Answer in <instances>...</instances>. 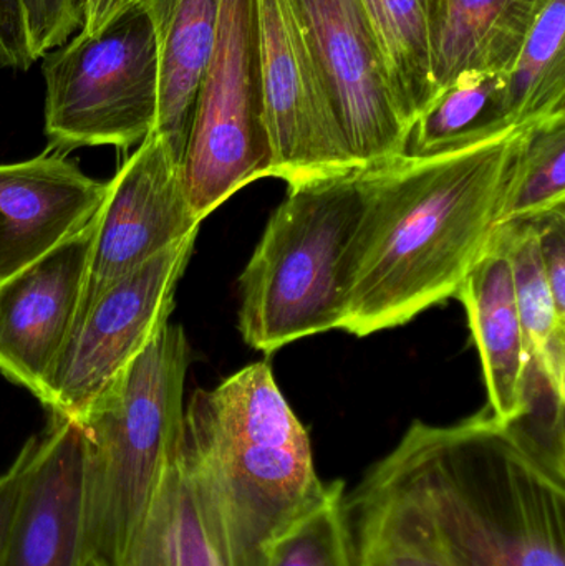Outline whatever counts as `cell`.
<instances>
[{"instance_id": "20", "label": "cell", "mask_w": 565, "mask_h": 566, "mask_svg": "<svg viewBox=\"0 0 565 566\" xmlns=\"http://www.w3.org/2000/svg\"><path fill=\"white\" fill-rule=\"evenodd\" d=\"M494 234L510 261L531 363L551 391L565 401V322L557 315L544 274L533 219L504 222Z\"/></svg>"}, {"instance_id": "1", "label": "cell", "mask_w": 565, "mask_h": 566, "mask_svg": "<svg viewBox=\"0 0 565 566\" xmlns=\"http://www.w3.org/2000/svg\"><path fill=\"white\" fill-rule=\"evenodd\" d=\"M534 123V122H533ZM533 123L364 172V211L347 258L342 329L370 336L457 295L490 248Z\"/></svg>"}, {"instance_id": "30", "label": "cell", "mask_w": 565, "mask_h": 566, "mask_svg": "<svg viewBox=\"0 0 565 566\" xmlns=\"http://www.w3.org/2000/svg\"><path fill=\"white\" fill-rule=\"evenodd\" d=\"M133 0H79L80 32L96 35Z\"/></svg>"}, {"instance_id": "21", "label": "cell", "mask_w": 565, "mask_h": 566, "mask_svg": "<svg viewBox=\"0 0 565 566\" xmlns=\"http://www.w3.org/2000/svg\"><path fill=\"white\" fill-rule=\"evenodd\" d=\"M508 75H467L451 83L421 113L407 153L431 155L494 135L510 125L504 106Z\"/></svg>"}, {"instance_id": "18", "label": "cell", "mask_w": 565, "mask_h": 566, "mask_svg": "<svg viewBox=\"0 0 565 566\" xmlns=\"http://www.w3.org/2000/svg\"><path fill=\"white\" fill-rule=\"evenodd\" d=\"M551 2L441 0L435 40V99L461 76L508 75Z\"/></svg>"}, {"instance_id": "23", "label": "cell", "mask_w": 565, "mask_h": 566, "mask_svg": "<svg viewBox=\"0 0 565 566\" xmlns=\"http://www.w3.org/2000/svg\"><path fill=\"white\" fill-rule=\"evenodd\" d=\"M504 106L517 125L565 112V0H553L508 72Z\"/></svg>"}, {"instance_id": "14", "label": "cell", "mask_w": 565, "mask_h": 566, "mask_svg": "<svg viewBox=\"0 0 565 566\" xmlns=\"http://www.w3.org/2000/svg\"><path fill=\"white\" fill-rule=\"evenodd\" d=\"M105 195L65 153L0 165V283L83 231Z\"/></svg>"}, {"instance_id": "4", "label": "cell", "mask_w": 565, "mask_h": 566, "mask_svg": "<svg viewBox=\"0 0 565 566\" xmlns=\"http://www.w3.org/2000/svg\"><path fill=\"white\" fill-rule=\"evenodd\" d=\"M189 343L166 323L76 421L85 444L86 555L119 566L185 431Z\"/></svg>"}, {"instance_id": "10", "label": "cell", "mask_w": 565, "mask_h": 566, "mask_svg": "<svg viewBox=\"0 0 565 566\" xmlns=\"http://www.w3.org/2000/svg\"><path fill=\"white\" fill-rule=\"evenodd\" d=\"M199 226L186 198L181 168L153 129L106 182L73 326L106 290L171 245L198 235Z\"/></svg>"}, {"instance_id": "27", "label": "cell", "mask_w": 565, "mask_h": 566, "mask_svg": "<svg viewBox=\"0 0 565 566\" xmlns=\"http://www.w3.org/2000/svg\"><path fill=\"white\" fill-rule=\"evenodd\" d=\"M531 219L554 305L565 322V206Z\"/></svg>"}, {"instance_id": "5", "label": "cell", "mask_w": 565, "mask_h": 566, "mask_svg": "<svg viewBox=\"0 0 565 566\" xmlns=\"http://www.w3.org/2000/svg\"><path fill=\"white\" fill-rule=\"evenodd\" d=\"M365 168L291 186L239 277V332L272 355L342 328L347 258L364 211Z\"/></svg>"}, {"instance_id": "16", "label": "cell", "mask_w": 565, "mask_h": 566, "mask_svg": "<svg viewBox=\"0 0 565 566\" xmlns=\"http://www.w3.org/2000/svg\"><path fill=\"white\" fill-rule=\"evenodd\" d=\"M119 566H238L182 442L163 469Z\"/></svg>"}, {"instance_id": "25", "label": "cell", "mask_w": 565, "mask_h": 566, "mask_svg": "<svg viewBox=\"0 0 565 566\" xmlns=\"http://www.w3.org/2000/svg\"><path fill=\"white\" fill-rule=\"evenodd\" d=\"M565 206V112L527 129L501 209L500 224Z\"/></svg>"}, {"instance_id": "17", "label": "cell", "mask_w": 565, "mask_h": 566, "mask_svg": "<svg viewBox=\"0 0 565 566\" xmlns=\"http://www.w3.org/2000/svg\"><path fill=\"white\" fill-rule=\"evenodd\" d=\"M155 32L159 69L158 122L176 165L181 168L196 98L218 35L219 0H136Z\"/></svg>"}, {"instance_id": "22", "label": "cell", "mask_w": 565, "mask_h": 566, "mask_svg": "<svg viewBox=\"0 0 565 566\" xmlns=\"http://www.w3.org/2000/svg\"><path fill=\"white\" fill-rule=\"evenodd\" d=\"M347 504L357 566H450L401 499L360 484Z\"/></svg>"}, {"instance_id": "19", "label": "cell", "mask_w": 565, "mask_h": 566, "mask_svg": "<svg viewBox=\"0 0 565 566\" xmlns=\"http://www.w3.org/2000/svg\"><path fill=\"white\" fill-rule=\"evenodd\" d=\"M380 43L395 95L414 129L433 103L435 40L441 0H362Z\"/></svg>"}, {"instance_id": "12", "label": "cell", "mask_w": 565, "mask_h": 566, "mask_svg": "<svg viewBox=\"0 0 565 566\" xmlns=\"http://www.w3.org/2000/svg\"><path fill=\"white\" fill-rule=\"evenodd\" d=\"M29 444L0 566H85L86 465L80 426L50 416L45 431Z\"/></svg>"}, {"instance_id": "11", "label": "cell", "mask_w": 565, "mask_h": 566, "mask_svg": "<svg viewBox=\"0 0 565 566\" xmlns=\"http://www.w3.org/2000/svg\"><path fill=\"white\" fill-rule=\"evenodd\" d=\"M360 168L405 155L411 125L362 0H297Z\"/></svg>"}, {"instance_id": "2", "label": "cell", "mask_w": 565, "mask_h": 566, "mask_svg": "<svg viewBox=\"0 0 565 566\" xmlns=\"http://www.w3.org/2000/svg\"><path fill=\"white\" fill-rule=\"evenodd\" d=\"M360 484L401 499L450 566H565V481L490 408L411 422Z\"/></svg>"}, {"instance_id": "13", "label": "cell", "mask_w": 565, "mask_h": 566, "mask_svg": "<svg viewBox=\"0 0 565 566\" xmlns=\"http://www.w3.org/2000/svg\"><path fill=\"white\" fill-rule=\"evenodd\" d=\"M93 224L0 283V373L36 399L72 332Z\"/></svg>"}, {"instance_id": "8", "label": "cell", "mask_w": 565, "mask_h": 566, "mask_svg": "<svg viewBox=\"0 0 565 566\" xmlns=\"http://www.w3.org/2000/svg\"><path fill=\"white\" fill-rule=\"evenodd\" d=\"M269 178L291 186L360 168L297 0H258Z\"/></svg>"}, {"instance_id": "9", "label": "cell", "mask_w": 565, "mask_h": 566, "mask_svg": "<svg viewBox=\"0 0 565 566\" xmlns=\"http://www.w3.org/2000/svg\"><path fill=\"white\" fill-rule=\"evenodd\" d=\"M196 235L106 290L73 326L39 401L50 415L79 421L93 399L169 322Z\"/></svg>"}, {"instance_id": "15", "label": "cell", "mask_w": 565, "mask_h": 566, "mask_svg": "<svg viewBox=\"0 0 565 566\" xmlns=\"http://www.w3.org/2000/svg\"><path fill=\"white\" fill-rule=\"evenodd\" d=\"M454 296L467 310L483 366L491 415L504 426L523 424L531 416L533 363L514 295L510 261L496 234Z\"/></svg>"}, {"instance_id": "6", "label": "cell", "mask_w": 565, "mask_h": 566, "mask_svg": "<svg viewBox=\"0 0 565 566\" xmlns=\"http://www.w3.org/2000/svg\"><path fill=\"white\" fill-rule=\"evenodd\" d=\"M43 56L50 149H126L156 128L158 52L151 20L136 0L102 32H79Z\"/></svg>"}, {"instance_id": "24", "label": "cell", "mask_w": 565, "mask_h": 566, "mask_svg": "<svg viewBox=\"0 0 565 566\" xmlns=\"http://www.w3.org/2000/svg\"><path fill=\"white\" fill-rule=\"evenodd\" d=\"M264 566H357L344 481L325 484L268 548Z\"/></svg>"}, {"instance_id": "28", "label": "cell", "mask_w": 565, "mask_h": 566, "mask_svg": "<svg viewBox=\"0 0 565 566\" xmlns=\"http://www.w3.org/2000/svg\"><path fill=\"white\" fill-rule=\"evenodd\" d=\"M32 63L22 0H0V66L27 70Z\"/></svg>"}, {"instance_id": "29", "label": "cell", "mask_w": 565, "mask_h": 566, "mask_svg": "<svg viewBox=\"0 0 565 566\" xmlns=\"http://www.w3.org/2000/svg\"><path fill=\"white\" fill-rule=\"evenodd\" d=\"M29 458L30 444L27 441L17 458L13 459L12 464L0 471V565H2L3 547H6L7 534H9L13 512H15L17 499H19L20 485L25 475Z\"/></svg>"}, {"instance_id": "26", "label": "cell", "mask_w": 565, "mask_h": 566, "mask_svg": "<svg viewBox=\"0 0 565 566\" xmlns=\"http://www.w3.org/2000/svg\"><path fill=\"white\" fill-rule=\"evenodd\" d=\"M22 7L33 62L80 29L79 0H22Z\"/></svg>"}, {"instance_id": "3", "label": "cell", "mask_w": 565, "mask_h": 566, "mask_svg": "<svg viewBox=\"0 0 565 566\" xmlns=\"http://www.w3.org/2000/svg\"><path fill=\"white\" fill-rule=\"evenodd\" d=\"M182 454L238 566H264L272 542L325 488L311 438L265 361L192 395Z\"/></svg>"}, {"instance_id": "7", "label": "cell", "mask_w": 565, "mask_h": 566, "mask_svg": "<svg viewBox=\"0 0 565 566\" xmlns=\"http://www.w3.org/2000/svg\"><path fill=\"white\" fill-rule=\"evenodd\" d=\"M269 172L258 0H219L218 35L181 165L189 208L202 222Z\"/></svg>"}]
</instances>
